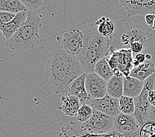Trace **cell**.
I'll use <instances>...</instances> for the list:
<instances>
[{
  "instance_id": "6da1fadb",
  "label": "cell",
  "mask_w": 155,
  "mask_h": 137,
  "mask_svg": "<svg viewBox=\"0 0 155 137\" xmlns=\"http://www.w3.org/2000/svg\"><path fill=\"white\" fill-rule=\"evenodd\" d=\"M83 73L75 55L63 49L56 50L49 54L44 71L46 82L51 93L60 98L68 94L70 84Z\"/></svg>"
},
{
  "instance_id": "7a4b0ae2",
  "label": "cell",
  "mask_w": 155,
  "mask_h": 137,
  "mask_svg": "<svg viewBox=\"0 0 155 137\" xmlns=\"http://www.w3.org/2000/svg\"><path fill=\"white\" fill-rule=\"evenodd\" d=\"M81 29L83 35V47L77 57L84 73H94L95 64L109 55L112 46V36H101L94 23L88 24Z\"/></svg>"
},
{
  "instance_id": "3957f363",
  "label": "cell",
  "mask_w": 155,
  "mask_h": 137,
  "mask_svg": "<svg viewBox=\"0 0 155 137\" xmlns=\"http://www.w3.org/2000/svg\"><path fill=\"white\" fill-rule=\"evenodd\" d=\"M42 15L37 11H28L27 20L15 33L7 40V45L17 54L35 47L40 42L39 31L42 26Z\"/></svg>"
},
{
  "instance_id": "277c9868",
  "label": "cell",
  "mask_w": 155,
  "mask_h": 137,
  "mask_svg": "<svg viewBox=\"0 0 155 137\" xmlns=\"http://www.w3.org/2000/svg\"><path fill=\"white\" fill-rule=\"evenodd\" d=\"M106 59L112 69L114 75L122 77L130 76L134 68V54L130 48H116L112 46Z\"/></svg>"
},
{
  "instance_id": "5b68a950",
  "label": "cell",
  "mask_w": 155,
  "mask_h": 137,
  "mask_svg": "<svg viewBox=\"0 0 155 137\" xmlns=\"http://www.w3.org/2000/svg\"><path fill=\"white\" fill-rule=\"evenodd\" d=\"M60 132L58 137H139V131L132 135H123L112 132L105 135H93L88 133L77 121L75 117H68L60 123Z\"/></svg>"
},
{
  "instance_id": "8992f818",
  "label": "cell",
  "mask_w": 155,
  "mask_h": 137,
  "mask_svg": "<svg viewBox=\"0 0 155 137\" xmlns=\"http://www.w3.org/2000/svg\"><path fill=\"white\" fill-rule=\"evenodd\" d=\"M155 73L149 77L143 82V88L141 93L134 98L135 113L134 116L137 121L139 127L148 121L151 106L148 100L149 92L154 90Z\"/></svg>"
},
{
  "instance_id": "52a82bcc",
  "label": "cell",
  "mask_w": 155,
  "mask_h": 137,
  "mask_svg": "<svg viewBox=\"0 0 155 137\" xmlns=\"http://www.w3.org/2000/svg\"><path fill=\"white\" fill-rule=\"evenodd\" d=\"M84 131L93 135H105L114 132V118L95 109L87 122L81 123Z\"/></svg>"
},
{
  "instance_id": "ba28073f",
  "label": "cell",
  "mask_w": 155,
  "mask_h": 137,
  "mask_svg": "<svg viewBox=\"0 0 155 137\" xmlns=\"http://www.w3.org/2000/svg\"><path fill=\"white\" fill-rule=\"evenodd\" d=\"M83 35L81 28L72 27L63 34L61 44L66 52L77 56L83 47Z\"/></svg>"
},
{
  "instance_id": "9c48e42d",
  "label": "cell",
  "mask_w": 155,
  "mask_h": 137,
  "mask_svg": "<svg viewBox=\"0 0 155 137\" xmlns=\"http://www.w3.org/2000/svg\"><path fill=\"white\" fill-rule=\"evenodd\" d=\"M120 3L127 11V18L135 15L155 14V0H120Z\"/></svg>"
},
{
  "instance_id": "30bf717a",
  "label": "cell",
  "mask_w": 155,
  "mask_h": 137,
  "mask_svg": "<svg viewBox=\"0 0 155 137\" xmlns=\"http://www.w3.org/2000/svg\"><path fill=\"white\" fill-rule=\"evenodd\" d=\"M86 104L98 112L112 118L117 116L121 112L119 110V99L106 95L101 99H89Z\"/></svg>"
},
{
  "instance_id": "8fae6325",
  "label": "cell",
  "mask_w": 155,
  "mask_h": 137,
  "mask_svg": "<svg viewBox=\"0 0 155 137\" xmlns=\"http://www.w3.org/2000/svg\"><path fill=\"white\" fill-rule=\"evenodd\" d=\"M129 32L124 33L121 37V41L124 45H128L131 42L137 41L142 43L145 50L150 47L152 44V35L147 28L139 24L133 26L128 28Z\"/></svg>"
},
{
  "instance_id": "7c38bea8",
  "label": "cell",
  "mask_w": 155,
  "mask_h": 137,
  "mask_svg": "<svg viewBox=\"0 0 155 137\" xmlns=\"http://www.w3.org/2000/svg\"><path fill=\"white\" fill-rule=\"evenodd\" d=\"M107 82L95 73H87L85 88L89 99H101L106 95Z\"/></svg>"
},
{
  "instance_id": "4fadbf2b",
  "label": "cell",
  "mask_w": 155,
  "mask_h": 137,
  "mask_svg": "<svg viewBox=\"0 0 155 137\" xmlns=\"http://www.w3.org/2000/svg\"><path fill=\"white\" fill-rule=\"evenodd\" d=\"M139 125L134 115L120 113L114 118V131L123 135H132L137 132Z\"/></svg>"
},
{
  "instance_id": "5bb4252c",
  "label": "cell",
  "mask_w": 155,
  "mask_h": 137,
  "mask_svg": "<svg viewBox=\"0 0 155 137\" xmlns=\"http://www.w3.org/2000/svg\"><path fill=\"white\" fill-rule=\"evenodd\" d=\"M61 104L58 109L68 117H76L77 112L81 106L79 99L74 96L68 94L60 98Z\"/></svg>"
},
{
  "instance_id": "9a60e30c",
  "label": "cell",
  "mask_w": 155,
  "mask_h": 137,
  "mask_svg": "<svg viewBox=\"0 0 155 137\" xmlns=\"http://www.w3.org/2000/svg\"><path fill=\"white\" fill-rule=\"evenodd\" d=\"M27 17L28 11L21 12L16 14L12 21L0 26V31L2 32L3 36L7 40H9L25 23Z\"/></svg>"
},
{
  "instance_id": "2e32d148",
  "label": "cell",
  "mask_w": 155,
  "mask_h": 137,
  "mask_svg": "<svg viewBox=\"0 0 155 137\" xmlns=\"http://www.w3.org/2000/svg\"><path fill=\"white\" fill-rule=\"evenodd\" d=\"M87 73L77 77L73 81L68 90V94L74 96L78 98L81 103H85L89 99L85 88V78Z\"/></svg>"
},
{
  "instance_id": "e0dca14e",
  "label": "cell",
  "mask_w": 155,
  "mask_h": 137,
  "mask_svg": "<svg viewBox=\"0 0 155 137\" xmlns=\"http://www.w3.org/2000/svg\"><path fill=\"white\" fill-rule=\"evenodd\" d=\"M143 88V82L130 76L124 77L123 96L134 99L141 93Z\"/></svg>"
},
{
  "instance_id": "ac0fdd59",
  "label": "cell",
  "mask_w": 155,
  "mask_h": 137,
  "mask_svg": "<svg viewBox=\"0 0 155 137\" xmlns=\"http://www.w3.org/2000/svg\"><path fill=\"white\" fill-rule=\"evenodd\" d=\"M155 73V65L150 61L147 60L143 64L134 67L130 74V76L134 77L141 82H144L149 77Z\"/></svg>"
},
{
  "instance_id": "d6986e66",
  "label": "cell",
  "mask_w": 155,
  "mask_h": 137,
  "mask_svg": "<svg viewBox=\"0 0 155 137\" xmlns=\"http://www.w3.org/2000/svg\"><path fill=\"white\" fill-rule=\"evenodd\" d=\"M124 93V77L114 75L106 84V94L119 99Z\"/></svg>"
},
{
  "instance_id": "ffe728a7",
  "label": "cell",
  "mask_w": 155,
  "mask_h": 137,
  "mask_svg": "<svg viewBox=\"0 0 155 137\" xmlns=\"http://www.w3.org/2000/svg\"><path fill=\"white\" fill-rule=\"evenodd\" d=\"M0 11L16 15L28 11L21 0H0Z\"/></svg>"
},
{
  "instance_id": "44dd1931",
  "label": "cell",
  "mask_w": 155,
  "mask_h": 137,
  "mask_svg": "<svg viewBox=\"0 0 155 137\" xmlns=\"http://www.w3.org/2000/svg\"><path fill=\"white\" fill-rule=\"evenodd\" d=\"M94 24L97 28L98 33L104 37L112 36L115 30V26L109 18L102 17L95 21Z\"/></svg>"
},
{
  "instance_id": "7402d4cb",
  "label": "cell",
  "mask_w": 155,
  "mask_h": 137,
  "mask_svg": "<svg viewBox=\"0 0 155 137\" xmlns=\"http://www.w3.org/2000/svg\"><path fill=\"white\" fill-rule=\"evenodd\" d=\"M94 73L99 76L106 82L114 76L112 69L109 65L106 57L100 60L95 64L94 67Z\"/></svg>"
},
{
  "instance_id": "603a6c76",
  "label": "cell",
  "mask_w": 155,
  "mask_h": 137,
  "mask_svg": "<svg viewBox=\"0 0 155 137\" xmlns=\"http://www.w3.org/2000/svg\"><path fill=\"white\" fill-rule=\"evenodd\" d=\"M119 110L121 113L125 115H134V99L127 96H121L119 99Z\"/></svg>"
},
{
  "instance_id": "cb8c5ba5",
  "label": "cell",
  "mask_w": 155,
  "mask_h": 137,
  "mask_svg": "<svg viewBox=\"0 0 155 137\" xmlns=\"http://www.w3.org/2000/svg\"><path fill=\"white\" fill-rule=\"evenodd\" d=\"M93 109L85 103H81L80 108L79 109L76 116L77 121L80 123H84L90 119L93 116Z\"/></svg>"
},
{
  "instance_id": "d4e9b609",
  "label": "cell",
  "mask_w": 155,
  "mask_h": 137,
  "mask_svg": "<svg viewBox=\"0 0 155 137\" xmlns=\"http://www.w3.org/2000/svg\"><path fill=\"white\" fill-rule=\"evenodd\" d=\"M139 137H155V123L147 121L139 127Z\"/></svg>"
},
{
  "instance_id": "484cf974",
  "label": "cell",
  "mask_w": 155,
  "mask_h": 137,
  "mask_svg": "<svg viewBox=\"0 0 155 137\" xmlns=\"http://www.w3.org/2000/svg\"><path fill=\"white\" fill-rule=\"evenodd\" d=\"M28 11L35 12L45 6V2L40 0H21Z\"/></svg>"
},
{
  "instance_id": "4316f807",
  "label": "cell",
  "mask_w": 155,
  "mask_h": 137,
  "mask_svg": "<svg viewBox=\"0 0 155 137\" xmlns=\"http://www.w3.org/2000/svg\"><path fill=\"white\" fill-rule=\"evenodd\" d=\"M15 15V14L5 11H0V26L3 24H6L11 21H12Z\"/></svg>"
},
{
  "instance_id": "83f0119b",
  "label": "cell",
  "mask_w": 155,
  "mask_h": 137,
  "mask_svg": "<svg viewBox=\"0 0 155 137\" xmlns=\"http://www.w3.org/2000/svg\"><path fill=\"white\" fill-rule=\"evenodd\" d=\"M147 61L145 54L143 53H140L135 54V56L134 57V61H133V65L134 67H136L139 66L140 64H143L144 62Z\"/></svg>"
},
{
  "instance_id": "f1b7e54d",
  "label": "cell",
  "mask_w": 155,
  "mask_h": 137,
  "mask_svg": "<svg viewBox=\"0 0 155 137\" xmlns=\"http://www.w3.org/2000/svg\"><path fill=\"white\" fill-rule=\"evenodd\" d=\"M154 18H155V14H149V15H145V23L149 28H152L153 23H154Z\"/></svg>"
},
{
  "instance_id": "f546056e",
  "label": "cell",
  "mask_w": 155,
  "mask_h": 137,
  "mask_svg": "<svg viewBox=\"0 0 155 137\" xmlns=\"http://www.w3.org/2000/svg\"><path fill=\"white\" fill-rule=\"evenodd\" d=\"M148 100L151 106H155V90H150L149 92Z\"/></svg>"
},
{
  "instance_id": "4dcf8cb0",
  "label": "cell",
  "mask_w": 155,
  "mask_h": 137,
  "mask_svg": "<svg viewBox=\"0 0 155 137\" xmlns=\"http://www.w3.org/2000/svg\"><path fill=\"white\" fill-rule=\"evenodd\" d=\"M148 121H153L155 123V106H151L149 112Z\"/></svg>"
},
{
  "instance_id": "1f68e13d",
  "label": "cell",
  "mask_w": 155,
  "mask_h": 137,
  "mask_svg": "<svg viewBox=\"0 0 155 137\" xmlns=\"http://www.w3.org/2000/svg\"><path fill=\"white\" fill-rule=\"evenodd\" d=\"M152 29H153V30L155 31V18H154V23H153V26L152 27Z\"/></svg>"
},
{
  "instance_id": "d6a6232c",
  "label": "cell",
  "mask_w": 155,
  "mask_h": 137,
  "mask_svg": "<svg viewBox=\"0 0 155 137\" xmlns=\"http://www.w3.org/2000/svg\"><path fill=\"white\" fill-rule=\"evenodd\" d=\"M154 90H155V84H154Z\"/></svg>"
}]
</instances>
